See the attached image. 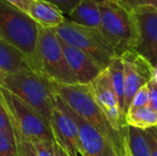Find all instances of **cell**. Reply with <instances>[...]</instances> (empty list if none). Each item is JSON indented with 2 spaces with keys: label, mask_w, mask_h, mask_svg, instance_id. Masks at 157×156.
<instances>
[{
  "label": "cell",
  "mask_w": 157,
  "mask_h": 156,
  "mask_svg": "<svg viewBox=\"0 0 157 156\" xmlns=\"http://www.w3.org/2000/svg\"><path fill=\"white\" fill-rule=\"evenodd\" d=\"M55 92L62 101L77 113L99 131L111 143L117 156H120L123 150L122 131H118L111 124L105 111L97 104L90 85H61L52 81Z\"/></svg>",
  "instance_id": "cell-1"
},
{
  "label": "cell",
  "mask_w": 157,
  "mask_h": 156,
  "mask_svg": "<svg viewBox=\"0 0 157 156\" xmlns=\"http://www.w3.org/2000/svg\"><path fill=\"white\" fill-rule=\"evenodd\" d=\"M0 101L11 119L16 139H23L32 143L43 140H55L50 121L1 86Z\"/></svg>",
  "instance_id": "cell-2"
},
{
  "label": "cell",
  "mask_w": 157,
  "mask_h": 156,
  "mask_svg": "<svg viewBox=\"0 0 157 156\" xmlns=\"http://www.w3.org/2000/svg\"><path fill=\"white\" fill-rule=\"evenodd\" d=\"M39 33L40 26L27 13L0 0V38L27 55L40 71Z\"/></svg>",
  "instance_id": "cell-3"
},
{
  "label": "cell",
  "mask_w": 157,
  "mask_h": 156,
  "mask_svg": "<svg viewBox=\"0 0 157 156\" xmlns=\"http://www.w3.org/2000/svg\"><path fill=\"white\" fill-rule=\"evenodd\" d=\"M2 87L13 92L50 121L56 92L52 81L42 72L32 70L6 74Z\"/></svg>",
  "instance_id": "cell-4"
},
{
  "label": "cell",
  "mask_w": 157,
  "mask_h": 156,
  "mask_svg": "<svg viewBox=\"0 0 157 156\" xmlns=\"http://www.w3.org/2000/svg\"><path fill=\"white\" fill-rule=\"evenodd\" d=\"M99 30L114 48L118 56L134 50L138 32L132 11L127 10L116 0H103Z\"/></svg>",
  "instance_id": "cell-5"
},
{
  "label": "cell",
  "mask_w": 157,
  "mask_h": 156,
  "mask_svg": "<svg viewBox=\"0 0 157 156\" xmlns=\"http://www.w3.org/2000/svg\"><path fill=\"white\" fill-rule=\"evenodd\" d=\"M55 31L65 43L89 55L103 70L107 69L118 56L114 48L98 28L81 26L66 18Z\"/></svg>",
  "instance_id": "cell-6"
},
{
  "label": "cell",
  "mask_w": 157,
  "mask_h": 156,
  "mask_svg": "<svg viewBox=\"0 0 157 156\" xmlns=\"http://www.w3.org/2000/svg\"><path fill=\"white\" fill-rule=\"evenodd\" d=\"M37 54L40 71L52 81L61 85L79 83L68 65L61 40L55 29L40 27Z\"/></svg>",
  "instance_id": "cell-7"
},
{
  "label": "cell",
  "mask_w": 157,
  "mask_h": 156,
  "mask_svg": "<svg viewBox=\"0 0 157 156\" xmlns=\"http://www.w3.org/2000/svg\"><path fill=\"white\" fill-rule=\"evenodd\" d=\"M138 38L134 51L144 58L152 67H157V9L141 6L132 10Z\"/></svg>",
  "instance_id": "cell-8"
},
{
  "label": "cell",
  "mask_w": 157,
  "mask_h": 156,
  "mask_svg": "<svg viewBox=\"0 0 157 156\" xmlns=\"http://www.w3.org/2000/svg\"><path fill=\"white\" fill-rule=\"evenodd\" d=\"M50 125L55 141L60 143L71 156H78V126L70 107L57 93L55 97V108L50 118Z\"/></svg>",
  "instance_id": "cell-9"
},
{
  "label": "cell",
  "mask_w": 157,
  "mask_h": 156,
  "mask_svg": "<svg viewBox=\"0 0 157 156\" xmlns=\"http://www.w3.org/2000/svg\"><path fill=\"white\" fill-rule=\"evenodd\" d=\"M124 64L125 92L124 108L123 112L126 115L129 109L130 103L136 92L141 87L147 85L153 79L154 67L134 50H128L121 56Z\"/></svg>",
  "instance_id": "cell-10"
},
{
  "label": "cell",
  "mask_w": 157,
  "mask_h": 156,
  "mask_svg": "<svg viewBox=\"0 0 157 156\" xmlns=\"http://www.w3.org/2000/svg\"><path fill=\"white\" fill-rule=\"evenodd\" d=\"M97 104L105 111L114 128L122 131L125 126V115L123 113L118 95L112 85L108 70H103L94 80L89 83Z\"/></svg>",
  "instance_id": "cell-11"
},
{
  "label": "cell",
  "mask_w": 157,
  "mask_h": 156,
  "mask_svg": "<svg viewBox=\"0 0 157 156\" xmlns=\"http://www.w3.org/2000/svg\"><path fill=\"white\" fill-rule=\"evenodd\" d=\"M71 112L78 126L79 154L81 156H117L113 146L101 131L72 109Z\"/></svg>",
  "instance_id": "cell-12"
},
{
  "label": "cell",
  "mask_w": 157,
  "mask_h": 156,
  "mask_svg": "<svg viewBox=\"0 0 157 156\" xmlns=\"http://www.w3.org/2000/svg\"><path fill=\"white\" fill-rule=\"evenodd\" d=\"M61 45L68 65L79 83L89 85L103 71V69L93 59L82 50L65 43L62 40H61Z\"/></svg>",
  "instance_id": "cell-13"
},
{
  "label": "cell",
  "mask_w": 157,
  "mask_h": 156,
  "mask_svg": "<svg viewBox=\"0 0 157 156\" xmlns=\"http://www.w3.org/2000/svg\"><path fill=\"white\" fill-rule=\"evenodd\" d=\"M32 70L39 71L27 55L0 38V71L4 74H14Z\"/></svg>",
  "instance_id": "cell-14"
},
{
  "label": "cell",
  "mask_w": 157,
  "mask_h": 156,
  "mask_svg": "<svg viewBox=\"0 0 157 156\" xmlns=\"http://www.w3.org/2000/svg\"><path fill=\"white\" fill-rule=\"evenodd\" d=\"M28 15L40 27L48 29H56L66 19L64 13L58 6L46 0H33Z\"/></svg>",
  "instance_id": "cell-15"
},
{
  "label": "cell",
  "mask_w": 157,
  "mask_h": 156,
  "mask_svg": "<svg viewBox=\"0 0 157 156\" xmlns=\"http://www.w3.org/2000/svg\"><path fill=\"white\" fill-rule=\"evenodd\" d=\"M103 0H80L68 17L70 21L81 26L98 28L101 26V9Z\"/></svg>",
  "instance_id": "cell-16"
},
{
  "label": "cell",
  "mask_w": 157,
  "mask_h": 156,
  "mask_svg": "<svg viewBox=\"0 0 157 156\" xmlns=\"http://www.w3.org/2000/svg\"><path fill=\"white\" fill-rule=\"evenodd\" d=\"M125 122L128 126L147 131L157 127V111L152 106L129 110L125 115Z\"/></svg>",
  "instance_id": "cell-17"
},
{
  "label": "cell",
  "mask_w": 157,
  "mask_h": 156,
  "mask_svg": "<svg viewBox=\"0 0 157 156\" xmlns=\"http://www.w3.org/2000/svg\"><path fill=\"white\" fill-rule=\"evenodd\" d=\"M111 78L112 85L118 95L121 108H124V92H125V78H124V64L121 56H117L107 67ZM124 113V112H123Z\"/></svg>",
  "instance_id": "cell-18"
},
{
  "label": "cell",
  "mask_w": 157,
  "mask_h": 156,
  "mask_svg": "<svg viewBox=\"0 0 157 156\" xmlns=\"http://www.w3.org/2000/svg\"><path fill=\"white\" fill-rule=\"evenodd\" d=\"M127 140L134 156H151L150 144L147 141L145 131L128 126L126 129Z\"/></svg>",
  "instance_id": "cell-19"
},
{
  "label": "cell",
  "mask_w": 157,
  "mask_h": 156,
  "mask_svg": "<svg viewBox=\"0 0 157 156\" xmlns=\"http://www.w3.org/2000/svg\"><path fill=\"white\" fill-rule=\"evenodd\" d=\"M151 97H152L151 89H150L149 83H147V85L141 87L140 89L136 92L135 96L132 97V103H130V106H129L128 111L134 110V109L142 108V107L150 106V104H151Z\"/></svg>",
  "instance_id": "cell-20"
},
{
  "label": "cell",
  "mask_w": 157,
  "mask_h": 156,
  "mask_svg": "<svg viewBox=\"0 0 157 156\" xmlns=\"http://www.w3.org/2000/svg\"><path fill=\"white\" fill-rule=\"evenodd\" d=\"M0 156H18L16 140L0 131Z\"/></svg>",
  "instance_id": "cell-21"
},
{
  "label": "cell",
  "mask_w": 157,
  "mask_h": 156,
  "mask_svg": "<svg viewBox=\"0 0 157 156\" xmlns=\"http://www.w3.org/2000/svg\"><path fill=\"white\" fill-rule=\"evenodd\" d=\"M0 131H4V133H6V135L10 136L12 139L16 140V138H15L14 128H13L12 122H11V119L9 117L4 106L2 105L1 101H0Z\"/></svg>",
  "instance_id": "cell-22"
},
{
  "label": "cell",
  "mask_w": 157,
  "mask_h": 156,
  "mask_svg": "<svg viewBox=\"0 0 157 156\" xmlns=\"http://www.w3.org/2000/svg\"><path fill=\"white\" fill-rule=\"evenodd\" d=\"M37 156H56L55 154V140H43L33 142Z\"/></svg>",
  "instance_id": "cell-23"
},
{
  "label": "cell",
  "mask_w": 157,
  "mask_h": 156,
  "mask_svg": "<svg viewBox=\"0 0 157 156\" xmlns=\"http://www.w3.org/2000/svg\"><path fill=\"white\" fill-rule=\"evenodd\" d=\"M120 3L129 11L141 6H153L157 9V0H122Z\"/></svg>",
  "instance_id": "cell-24"
},
{
  "label": "cell",
  "mask_w": 157,
  "mask_h": 156,
  "mask_svg": "<svg viewBox=\"0 0 157 156\" xmlns=\"http://www.w3.org/2000/svg\"><path fill=\"white\" fill-rule=\"evenodd\" d=\"M46 1L57 6L64 14L70 15L77 4L80 2V0H46Z\"/></svg>",
  "instance_id": "cell-25"
},
{
  "label": "cell",
  "mask_w": 157,
  "mask_h": 156,
  "mask_svg": "<svg viewBox=\"0 0 157 156\" xmlns=\"http://www.w3.org/2000/svg\"><path fill=\"white\" fill-rule=\"evenodd\" d=\"M18 156H37L32 142L26 141L23 139H16Z\"/></svg>",
  "instance_id": "cell-26"
},
{
  "label": "cell",
  "mask_w": 157,
  "mask_h": 156,
  "mask_svg": "<svg viewBox=\"0 0 157 156\" xmlns=\"http://www.w3.org/2000/svg\"><path fill=\"white\" fill-rule=\"evenodd\" d=\"M147 141L150 144L151 156H157V127L149 128L145 131Z\"/></svg>",
  "instance_id": "cell-27"
},
{
  "label": "cell",
  "mask_w": 157,
  "mask_h": 156,
  "mask_svg": "<svg viewBox=\"0 0 157 156\" xmlns=\"http://www.w3.org/2000/svg\"><path fill=\"white\" fill-rule=\"evenodd\" d=\"M6 2H8L9 4L15 6V8L19 9V10L24 11L28 14V11H29L30 4L33 0H4Z\"/></svg>",
  "instance_id": "cell-28"
},
{
  "label": "cell",
  "mask_w": 157,
  "mask_h": 156,
  "mask_svg": "<svg viewBox=\"0 0 157 156\" xmlns=\"http://www.w3.org/2000/svg\"><path fill=\"white\" fill-rule=\"evenodd\" d=\"M126 129H127V125H125L122 128V137H123V150L121 152L120 156H134L130 150L129 143L127 140V134H126Z\"/></svg>",
  "instance_id": "cell-29"
},
{
  "label": "cell",
  "mask_w": 157,
  "mask_h": 156,
  "mask_svg": "<svg viewBox=\"0 0 157 156\" xmlns=\"http://www.w3.org/2000/svg\"><path fill=\"white\" fill-rule=\"evenodd\" d=\"M149 87L151 89V96H152L150 106H152L157 111V82L154 79H152L149 82Z\"/></svg>",
  "instance_id": "cell-30"
},
{
  "label": "cell",
  "mask_w": 157,
  "mask_h": 156,
  "mask_svg": "<svg viewBox=\"0 0 157 156\" xmlns=\"http://www.w3.org/2000/svg\"><path fill=\"white\" fill-rule=\"evenodd\" d=\"M55 154H56V156H71L66 152L65 149L57 141H55Z\"/></svg>",
  "instance_id": "cell-31"
},
{
  "label": "cell",
  "mask_w": 157,
  "mask_h": 156,
  "mask_svg": "<svg viewBox=\"0 0 157 156\" xmlns=\"http://www.w3.org/2000/svg\"><path fill=\"white\" fill-rule=\"evenodd\" d=\"M6 74H4L3 72L0 71V86H3V81H4V78H6Z\"/></svg>",
  "instance_id": "cell-32"
},
{
  "label": "cell",
  "mask_w": 157,
  "mask_h": 156,
  "mask_svg": "<svg viewBox=\"0 0 157 156\" xmlns=\"http://www.w3.org/2000/svg\"><path fill=\"white\" fill-rule=\"evenodd\" d=\"M153 79L157 82V67L154 69V74H153Z\"/></svg>",
  "instance_id": "cell-33"
},
{
  "label": "cell",
  "mask_w": 157,
  "mask_h": 156,
  "mask_svg": "<svg viewBox=\"0 0 157 156\" xmlns=\"http://www.w3.org/2000/svg\"><path fill=\"white\" fill-rule=\"evenodd\" d=\"M116 1H118V2H121V1H122V0H116Z\"/></svg>",
  "instance_id": "cell-34"
}]
</instances>
